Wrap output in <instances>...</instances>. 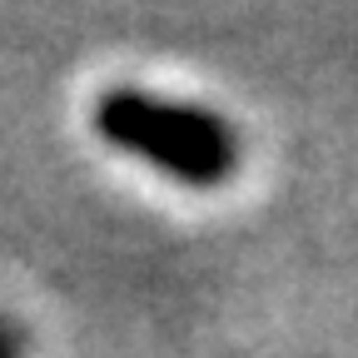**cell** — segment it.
I'll list each match as a JSON object with an SVG mask.
<instances>
[{
  "label": "cell",
  "mask_w": 358,
  "mask_h": 358,
  "mask_svg": "<svg viewBox=\"0 0 358 358\" xmlns=\"http://www.w3.org/2000/svg\"><path fill=\"white\" fill-rule=\"evenodd\" d=\"M95 129L100 140L140 155L145 164L164 169L179 185L214 189L239 169V134L224 124V115L185 100H159L145 90H105L95 100Z\"/></svg>",
  "instance_id": "1"
},
{
  "label": "cell",
  "mask_w": 358,
  "mask_h": 358,
  "mask_svg": "<svg viewBox=\"0 0 358 358\" xmlns=\"http://www.w3.org/2000/svg\"><path fill=\"white\" fill-rule=\"evenodd\" d=\"M0 358H30V338L15 319H6L0 313Z\"/></svg>",
  "instance_id": "2"
}]
</instances>
